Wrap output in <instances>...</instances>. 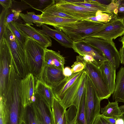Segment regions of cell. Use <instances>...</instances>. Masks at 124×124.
<instances>
[{
  "instance_id": "cell-1",
  "label": "cell",
  "mask_w": 124,
  "mask_h": 124,
  "mask_svg": "<svg viewBox=\"0 0 124 124\" xmlns=\"http://www.w3.org/2000/svg\"><path fill=\"white\" fill-rule=\"evenodd\" d=\"M24 49L29 73L39 80L44 66L46 49L37 42L28 37L24 44Z\"/></svg>"
},
{
  "instance_id": "cell-2",
  "label": "cell",
  "mask_w": 124,
  "mask_h": 124,
  "mask_svg": "<svg viewBox=\"0 0 124 124\" xmlns=\"http://www.w3.org/2000/svg\"><path fill=\"white\" fill-rule=\"evenodd\" d=\"M104 24L86 20L67 24L60 27L62 31L73 41L84 40L102 28Z\"/></svg>"
},
{
  "instance_id": "cell-3",
  "label": "cell",
  "mask_w": 124,
  "mask_h": 124,
  "mask_svg": "<svg viewBox=\"0 0 124 124\" xmlns=\"http://www.w3.org/2000/svg\"><path fill=\"white\" fill-rule=\"evenodd\" d=\"M4 37L8 43L15 71L18 75L23 79L29 73L26 64L24 49L19 44L8 24L5 25Z\"/></svg>"
},
{
  "instance_id": "cell-4",
  "label": "cell",
  "mask_w": 124,
  "mask_h": 124,
  "mask_svg": "<svg viewBox=\"0 0 124 124\" xmlns=\"http://www.w3.org/2000/svg\"><path fill=\"white\" fill-rule=\"evenodd\" d=\"M86 99L85 113L87 124H93L100 114V102L90 79L86 73L85 83Z\"/></svg>"
},
{
  "instance_id": "cell-5",
  "label": "cell",
  "mask_w": 124,
  "mask_h": 124,
  "mask_svg": "<svg viewBox=\"0 0 124 124\" xmlns=\"http://www.w3.org/2000/svg\"><path fill=\"white\" fill-rule=\"evenodd\" d=\"M12 61L8 43L4 37L0 41V93L1 96L4 94L7 86Z\"/></svg>"
},
{
  "instance_id": "cell-6",
  "label": "cell",
  "mask_w": 124,
  "mask_h": 124,
  "mask_svg": "<svg viewBox=\"0 0 124 124\" xmlns=\"http://www.w3.org/2000/svg\"><path fill=\"white\" fill-rule=\"evenodd\" d=\"M86 73L84 70L73 85L65 93L60 101L65 108L72 106L78 110L81 99L85 88Z\"/></svg>"
},
{
  "instance_id": "cell-7",
  "label": "cell",
  "mask_w": 124,
  "mask_h": 124,
  "mask_svg": "<svg viewBox=\"0 0 124 124\" xmlns=\"http://www.w3.org/2000/svg\"><path fill=\"white\" fill-rule=\"evenodd\" d=\"M84 40L101 50L113 67L116 69L119 67L120 63L119 53L113 40L91 37Z\"/></svg>"
},
{
  "instance_id": "cell-8",
  "label": "cell",
  "mask_w": 124,
  "mask_h": 124,
  "mask_svg": "<svg viewBox=\"0 0 124 124\" xmlns=\"http://www.w3.org/2000/svg\"><path fill=\"white\" fill-rule=\"evenodd\" d=\"M85 62L84 70L93 83L100 100L108 99L111 94L104 82L99 67Z\"/></svg>"
},
{
  "instance_id": "cell-9",
  "label": "cell",
  "mask_w": 124,
  "mask_h": 124,
  "mask_svg": "<svg viewBox=\"0 0 124 124\" xmlns=\"http://www.w3.org/2000/svg\"><path fill=\"white\" fill-rule=\"evenodd\" d=\"M58 10L78 20H85L95 16L98 11L66 2L65 0H55Z\"/></svg>"
},
{
  "instance_id": "cell-10",
  "label": "cell",
  "mask_w": 124,
  "mask_h": 124,
  "mask_svg": "<svg viewBox=\"0 0 124 124\" xmlns=\"http://www.w3.org/2000/svg\"><path fill=\"white\" fill-rule=\"evenodd\" d=\"M124 35V25L121 19H116L104 24L103 27L90 37L113 40Z\"/></svg>"
},
{
  "instance_id": "cell-11",
  "label": "cell",
  "mask_w": 124,
  "mask_h": 124,
  "mask_svg": "<svg viewBox=\"0 0 124 124\" xmlns=\"http://www.w3.org/2000/svg\"><path fill=\"white\" fill-rule=\"evenodd\" d=\"M21 32L27 38L34 40L45 49L52 45L50 37L40 31L27 24L13 22Z\"/></svg>"
},
{
  "instance_id": "cell-12",
  "label": "cell",
  "mask_w": 124,
  "mask_h": 124,
  "mask_svg": "<svg viewBox=\"0 0 124 124\" xmlns=\"http://www.w3.org/2000/svg\"><path fill=\"white\" fill-rule=\"evenodd\" d=\"M72 48L75 52L82 57L85 54L93 57L98 67L104 62L108 61L101 50L91 45L84 40L73 41Z\"/></svg>"
},
{
  "instance_id": "cell-13",
  "label": "cell",
  "mask_w": 124,
  "mask_h": 124,
  "mask_svg": "<svg viewBox=\"0 0 124 124\" xmlns=\"http://www.w3.org/2000/svg\"><path fill=\"white\" fill-rule=\"evenodd\" d=\"M65 78L63 70L53 66L45 65L39 80L52 89Z\"/></svg>"
},
{
  "instance_id": "cell-14",
  "label": "cell",
  "mask_w": 124,
  "mask_h": 124,
  "mask_svg": "<svg viewBox=\"0 0 124 124\" xmlns=\"http://www.w3.org/2000/svg\"><path fill=\"white\" fill-rule=\"evenodd\" d=\"M35 78L32 74L29 73L21 80V91L22 104L24 105L32 102V99L35 96Z\"/></svg>"
},
{
  "instance_id": "cell-15",
  "label": "cell",
  "mask_w": 124,
  "mask_h": 124,
  "mask_svg": "<svg viewBox=\"0 0 124 124\" xmlns=\"http://www.w3.org/2000/svg\"><path fill=\"white\" fill-rule=\"evenodd\" d=\"M65 1L78 6L104 12H114L117 7L116 3L114 0H112L111 3L108 5L102 4L97 0H66Z\"/></svg>"
},
{
  "instance_id": "cell-16",
  "label": "cell",
  "mask_w": 124,
  "mask_h": 124,
  "mask_svg": "<svg viewBox=\"0 0 124 124\" xmlns=\"http://www.w3.org/2000/svg\"><path fill=\"white\" fill-rule=\"evenodd\" d=\"M41 27L42 29H39L40 31L55 39L62 46L72 48L73 41L61 30L52 29L45 24H42Z\"/></svg>"
},
{
  "instance_id": "cell-17",
  "label": "cell",
  "mask_w": 124,
  "mask_h": 124,
  "mask_svg": "<svg viewBox=\"0 0 124 124\" xmlns=\"http://www.w3.org/2000/svg\"><path fill=\"white\" fill-rule=\"evenodd\" d=\"M35 101L33 105L37 108L39 116L43 124H54L51 107L44 100L35 93Z\"/></svg>"
},
{
  "instance_id": "cell-18",
  "label": "cell",
  "mask_w": 124,
  "mask_h": 124,
  "mask_svg": "<svg viewBox=\"0 0 124 124\" xmlns=\"http://www.w3.org/2000/svg\"><path fill=\"white\" fill-rule=\"evenodd\" d=\"M99 67L105 84L112 94L115 89L116 69L108 61L103 62Z\"/></svg>"
},
{
  "instance_id": "cell-19",
  "label": "cell",
  "mask_w": 124,
  "mask_h": 124,
  "mask_svg": "<svg viewBox=\"0 0 124 124\" xmlns=\"http://www.w3.org/2000/svg\"><path fill=\"white\" fill-rule=\"evenodd\" d=\"M84 70V69L80 72L73 73L70 76L65 77L52 88L55 97L59 101L61 100L65 93L73 85Z\"/></svg>"
},
{
  "instance_id": "cell-20",
  "label": "cell",
  "mask_w": 124,
  "mask_h": 124,
  "mask_svg": "<svg viewBox=\"0 0 124 124\" xmlns=\"http://www.w3.org/2000/svg\"><path fill=\"white\" fill-rule=\"evenodd\" d=\"M64 58L59 52L47 49H46L44 56V66H53L63 70Z\"/></svg>"
},
{
  "instance_id": "cell-21",
  "label": "cell",
  "mask_w": 124,
  "mask_h": 124,
  "mask_svg": "<svg viewBox=\"0 0 124 124\" xmlns=\"http://www.w3.org/2000/svg\"><path fill=\"white\" fill-rule=\"evenodd\" d=\"M112 94L113 100L124 103V67L122 66L117 72Z\"/></svg>"
},
{
  "instance_id": "cell-22",
  "label": "cell",
  "mask_w": 124,
  "mask_h": 124,
  "mask_svg": "<svg viewBox=\"0 0 124 124\" xmlns=\"http://www.w3.org/2000/svg\"><path fill=\"white\" fill-rule=\"evenodd\" d=\"M35 93L45 101L52 107L54 98L55 97L52 89L39 80L36 82Z\"/></svg>"
},
{
  "instance_id": "cell-23",
  "label": "cell",
  "mask_w": 124,
  "mask_h": 124,
  "mask_svg": "<svg viewBox=\"0 0 124 124\" xmlns=\"http://www.w3.org/2000/svg\"><path fill=\"white\" fill-rule=\"evenodd\" d=\"M54 124H67V111L60 102L55 97L52 107Z\"/></svg>"
},
{
  "instance_id": "cell-24",
  "label": "cell",
  "mask_w": 124,
  "mask_h": 124,
  "mask_svg": "<svg viewBox=\"0 0 124 124\" xmlns=\"http://www.w3.org/2000/svg\"><path fill=\"white\" fill-rule=\"evenodd\" d=\"M42 19L44 21L43 24L53 26L56 29L70 23L77 22L79 20L76 19L46 16L42 14Z\"/></svg>"
},
{
  "instance_id": "cell-25",
  "label": "cell",
  "mask_w": 124,
  "mask_h": 124,
  "mask_svg": "<svg viewBox=\"0 0 124 124\" xmlns=\"http://www.w3.org/2000/svg\"><path fill=\"white\" fill-rule=\"evenodd\" d=\"M101 114L106 117H112L115 119L122 117L121 110L118 106V102H110L108 100V103L104 108H101Z\"/></svg>"
},
{
  "instance_id": "cell-26",
  "label": "cell",
  "mask_w": 124,
  "mask_h": 124,
  "mask_svg": "<svg viewBox=\"0 0 124 124\" xmlns=\"http://www.w3.org/2000/svg\"><path fill=\"white\" fill-rule=\"evenodd\" d=\"M29 5L31 8L43 13L48 8L55 3L54 0H34L21 1Z\"/></svg>"
},
{
  "instance_id": "cell-27",
  "label": "cell",
  "mask_w": 124,
  "mask_h": 124,
  "mask_svg": "<svg viewBox=\"0 0 124 124\" xmlns=\"http://www.w3.org/2000/svg\"><path fill=\"white\" fill-rule=\"evenodd\" d=\"M20 16L25 23L31 26L34 25V23L36 26L40 27L44 23V21L41 18V14L36 15L33 12H28L26 14L21 13Z\"/></svg>"
},
{
  "instance_id": "cell-28",
  "label": "cell",
  "mask_w": 124,
  "mask_h": 124,
  "mask_svg": "<svg viewBox=\"0 0 124 124\" xmlns=\"http://www.w3.org/2000/svg\"><path fill=\"white\" fill-rule=\"evenodd\" d=\"M116 19H117L116 16L114 12L98 11L96 12L95 16L85 20L105 24Z\"/></svg>"
},
{
  "instance_id": "cell-29",
  "label": "cell",
  "mask_w": 124,
  "mask_h": 124,
  "mask_svg": "<svg viewBox=\"0 0 124 124\" xmlns=\"http://www.w3.org/2000/svg\"><path fill=\"white\" fill-rule=\"evenodd\" d=\"M86 91L84 89L77 114L76 123L77 124H87L85 113Z\"/></svg>"
},
{
  "instance_id": "cell-30",
  "label": "cell",
  "mask_w": 124,
  "mask_h": 124,
  "mask_svg": "<svg viewBox=\"0 0 124 124\" xmlns=\"http://www.w3.org/2000/svg\"><path fill=\"white\" fill-rule=\"evenodd\" d=\"M8 24L20 46L24 49L28 38L21 32L13 22L10 23Z\"/></svg>"
},
{
  "instance_id": "cell-31",
  "label": "cell",
  "mask_w": 124,
  "mask_h": 124,
  "mask_svg": "<svg viewBox=\"0 0 124 124\" xmlns=\"http://www.w3.org/2000/svg\"><path fill=\"white\" fill-rule=\"evenodd\" d=\"M22 101H16L9 104L11 109L10 112V124H17L18 108Z\"/></svg>"
},
{
  "instance_id": "cell-32",
  "label": "cell",
  "mask_w": 124,
  "mask_h": 124,
  "mask_svg": "<svg viewBox=\"0 0 124 124\" xmlns=\"http://www.w3.org/2000/svg\"><path fill=\"white\" fill-rule=\"evenodd\" d=\"M42 13L46 16L75 19L73 17L59 10L57 8L55 4L48 8Z\"/></svg>"
},
{
  "instance_id": "cell-33",
  "label": "cell",
  "mask_w": 124,
  "mask_h": 124,
  "mask_svg": "<svg viewBox=\"0 0 124 124\" xmlns=\"http://www.w3.org/2000/svg\"><path fill=\"white\" fill-rule=\"evenodd\" d=\"M21 11L19 10L9 9L6 17L5 25L11 22L23 23L20 18V14Z\"/></svg>"
},
{
  "instance_id": "cell-34",
  "label": "cell",
  "mask_w": 124,
  "mask_h": 124,
  "mask_svg": "<svg viewBox=\"0 0 124 124\" xmlns=\"http://www.w3.org/2000/svg\"><path fill=\"white\" fill-rule=\"evenodd\" d=\"M85 62L82 56H76V61L72 66L71 70L73 73H75L83 70L85 67Z\"/></svg>"
},
{
  "instance_id": "cell-35",
  "label": "cell",
  "mask_w": 124,
  "mask_h": 124,
  "mask_svg": "<svg viewBox=\"0 0 124 124\" xmlns=\"http://www.w3.org/2000/svg\"><path fill=\"white\" fill-rule=\"evenodd\" d=\"M9 10L3 9L0 15V41L4 37L6 18Z\"/></svg>"
},
{
  "instance_id": "cell-36",
  "label": "cell",
  "mask_w": 124,
  "mask_h": 124,
  "mask_svg": "<svg viewBox=\"0 0 124 124\" xmlns=\"http://www.w3.org/2000/svg\"><path fill=\"white\" fill-rule=\"evenodd\" d=\"M93 124H112L106 117L102 114H100L96 118Z\"/></svg>"
},
{
  "instance_id": "cell-37",
  "label": "cell",
  "mask_w": 124,
  "mask_h": 124,
  "mask_svg": "<svg viewBox=\"0 0 124 124\" xmlns=\"http://www.w3.org/2000/svg\"><path fill=\"white\" fill-rule=\"evenodd\" d=\"M12 3V0H0V4L4 9H9L11 7Z\"/></svg>"
},
{
  "instance_id": "cell-38",
  "label": "cell",
  "mask_w": 124,
  "mask_h": 124,
  "mask_svg": "<svg viewBox=\"0 0 124 124\" xmlns=\"http://www.w3.org/2000/svg\"><path fill=\"white\" fill-rule=\"evenodd\" d=\"M32 111H30L28 113L27 120L28 124H36L35 115Z\"/></svg>"
},
{
  "instance_id": "cell-39",
  "label": "cell",
  "mask_w": 124,
  "mask_h": 124,
  "mask_svg": "<svg viewBox=\"0 0 124 124\" xmlns=\"http://www.w3.org/2000/svg\"><path fill=\"white\" fill-rule=\"evenodd\" d=\"M83 57L84 59L86 62L92 63L98 67L96 62L92 56L85 54L84 55Z\"/></svg>"
},
{
  "instance_id": "cell-40",
  "label": "cell",
  "mask_w": 124,
  "mask_h": 124,
  "mask_svg": "<svg viewBox=\"0 0 124 124\" xmlns=\"http://www.w3.org/2000/svg\"><path fill=\"white\" fill-rule=\"evenodd\" d=\"M120 60V63L124 65V45H123L120 49L119 51Z\"/></svg>"
},
{
  "instance_id": "cell-41",
  "label": "cell",
  "mask_w": 124,
  "mask_h": 124,
  "mask_svg": "<svg viewBox=\"0 0 124 124\" xmlns=\"http://www.w3.org/2000/svg\"><path fill=\"white\" fill-rule=\"evenodd\" d=\"M63 73L65 77L70 76L73 73L71 69L68 67L64 68Z\"/></svg>"
},
{
  "instance_id": "cell-42",
  "label": "cell",
  "mask_w": 124,
  "mask_h": 124,
  "mask_svg": "<svg viewBox=\"0 0 124 124\" xmlns=\"http://www.w3.org/2000/svg\"><path fill=\"white\" fill-rule=\"evenodd\" d=\"M117 19H121L122 20L123 23L124 25V12H118L116 15Z\"/></svg>"
},
{
  "instance_id": "cell-43",
  "label": "cell",
  "mask_w": 124,
  "mask_h": 124,
  "mask_svg": "<svg viewBox=\"0 0 124 124\" xmlns=\"http://www.w3.org/2000/svg\"><path fill=\"white\" fill-rule=\"evenodd\" d=\"M115 124H124V121L122 117H120L116 120Z\"/></svg>"
},
{
  "instance_id": "cell-44",
  "label": "cell",
  "mask_w": 124,
  "mask_h": 124,
  "mask_svg": "<svg viewBox=\"0 0 124 124\" xmlns=\"http://www.w3.org/2000/svg\"><path fill=\"white\" fill-rule=\"evenodd\" d=\"M117 13L124 12V6L119 5L117 8Z\"/></svg>"
},
{
  "instance_id": "cell-45",
  "label": "cell",
  "mask_w": 124,
  "mask_h": 124,
  "mask_svg": "<svg viewBox=\"0 0 124 124\" xmlns=\"http://www.w3.org/2000/svg\"><path fill=\"white\" fill-rule=\"evenodd\" d=\"M77 114L75 116L72 120L68 121L67 124H75L76 122Z\"/></svg>"
},
{
  "instance_id": "cell-46",
  "label": "cell",
  "mask_w": 124,
  "mask_h": 124,
  "mask_svg": "<svg viewBox=\"0 0 124 124\" xmlns=\"http://www.w3.org/2000/svg\"><path fill=\"white\" fill-rule=\"evenodd\" d=\"M106 117L112 124H115L116 119L112 117Z\"/></svg>"
},
{
  "instance_id": "cell-47",
  "label": "cell",
  "mask_w": 124,
  "mask_h": 124,
  "mask_svg": "<svg viewBox=\"0 0 124 124\" xmlns=\"http://www.w3.org/2000/svg\"><path fill=\"white\" fill-rule=\"evenodd\" d=\"M122 112V118L124 121V105L119 107Z\"/></svg>"
},
{
  "instance_id": "cell-48",
  "label": "cell",
  "mask_w": 124,
  "mask_h": 124,
  "mask_svg": "<svg viewBox=\"0 0 124 124\" xmlns=\"http://www.w3.org/2000/svg\"><path fill=\"white\" fill-rule=\"evenodd\" d=\"M119 41L122 43L123 45H124V35L119 39Z\"/></svg>"
},
{
  "instance_id": "cell-49",
  "label": "cell",
  "mask_w": 124,
  "mask_h": 124,
  "mask_svg": "<svg viewBox=\"0 0 124 124\" xmlns=\"http://www.w3.org/2000/svg\"><path fill=\"white\" fill-rule=\"evenodd\" d=\"M119 5L124 6V0H117Z\"/></svg>"
},
{
  "instance_id": "cell-50",
  "label": "cell",
  "mask_w": 124,
  "mask_h": 124,
  "mask_svg": "<svg viewBox=\"0 0 124 124\" xmlns=\"http://www.w3.org/2000/svg\"><path fill=\"white\" fill-rule=\"evenodd\" d=\"M0 124H3L2 119V118H1V116H0Z\"/></svg>"
},
{
  "instance_id": "cell-51",
  "label": "cell",
  "mask_w": 124,
  "mask_h": 124,
  "mask_svg": "<svg viewBox=\"0 0 124 124\" xmlns=\"http://www.w3.org/2000/svg\"><path fill=\"white\" fill-rule=\"evenodd\" d=\"M77 124V123L76 122V124Z\"/></svg>"
}]
</instances>
